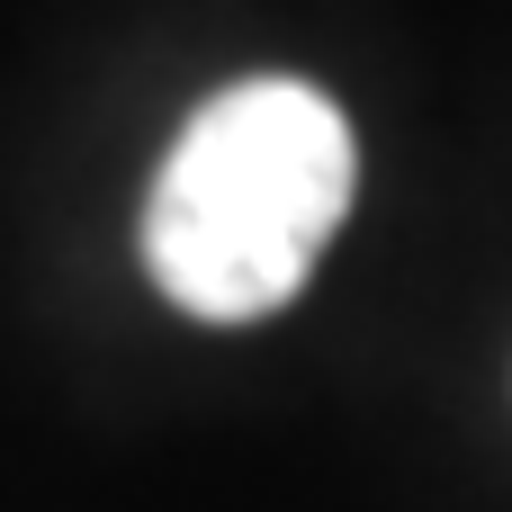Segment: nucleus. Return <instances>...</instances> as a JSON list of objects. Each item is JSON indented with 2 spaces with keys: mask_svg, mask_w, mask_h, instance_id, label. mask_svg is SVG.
<instances>
[{
  "mask_svg": "<svg viewBox=\"0 0 512 512\" xmlns=\"http://www.w3.org/2000/svg\"><path fill=\"white\" fill-rule=\"evenodd\" d=\"M351 171H360L351 117L315 81L261 72V81L216 90L180 126L153 198H144L153 288L198 324L279 315L306 288V270L324 261V243L351 207Z\"/></svg>",
  "mask_w": 512,
  "mask_h": 512,
  "instance_id": "obj_1",
  "label": "nucleus"
}]
</instances>
